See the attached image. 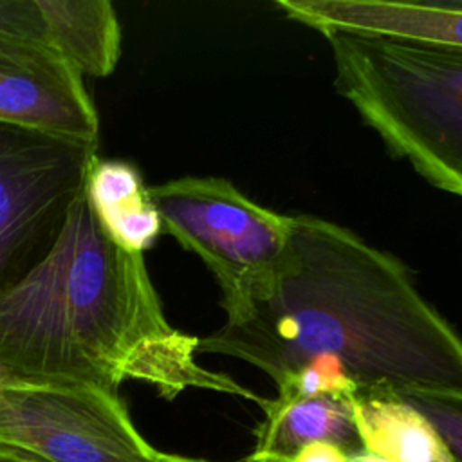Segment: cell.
<instances>
[{
  "label": "cell",
  "instance_id": "d6986e66",
  "mask_svg": "<svg viewBox=\"0 0 462 462\" xmlns=\"http://www.w3.org/2000/svg\"><path fill=\"white\" fill-rule=\"evenodd\" d=\"M0 462H18V460H13V458H7V457L0 455Z\"/></svg>",
  "mask_w": 462,
  "mask_h": 462
},
{
  "label": "cell",
  "instance_id": "7c38bea8",
  "mask_svg": "<svg viewBox=\"0 0 462 462\" xmlns=\"http://www.w3.org/2000/svg\"><path fill=\"white\" fill-rule=\"evenodd\" d=\"M58 56L81 78L110 76L121 58V23L108 0H38Z\"/></svg>",
  "mask_w": 462,
  "mask_h": 462
},
{
  "label": "cell",
  "instance_id": "277c9868",
  "mask_svg": "<svg viewBox=\"0 0 462 462\" xmlns=\"http://www.w3.org/2000/svg\"><path fill=\"white\" fill-rule=\"evenodd\" d=\"M148 191L162 231L215 276L226 321L244 319L287 249L292 215L260 206L222 177L186 175Z\"/></svg>",
  "mask_w": 462,
  "mask_h": 462
},
{
  "label": "cell",
  "instance_id": "2e32d148",
  "mask_svg": "<svg viewBox=\"0 0 462 462\" xmlns=\"http://www.w3.org/2000/svg\"><path fill=\"white\" fill-rule=\"evenodd\" d=\"M289 462H350V455L330 442H312L303 446Z\"/></svg>",
  "mask_w": 462,
  "mask_h": 462
},
{
  "label": "cell",
  "instance_id": "7a4b0ae2",
  "mask_svg": "<svg viewBox=\"0 0 462 462\" xmlns=\"http://www.w3.org/2000/svg\"><path fill=\"white\" fill-rule=\"evenodd\" d=\"M199 337L166 319L144 254L114 244L85 189L49 253L0 289V381L87 384L119 393L125 381L175 399L188 388L265 401L197 363Z\"/></svg>",
  "mask_w": 462,
  "mask_h": 462
},
{
  "label": "cell",
  "instance_id": "e0dca14e",
  "mask_svg": "<svg viewBox=\"0 0 462 462\" xmlns=\"http://www.w3.org/2000/svg\"><path fill=\"white\" fill-rule=\"evenodd\" d=\"M155 462H208V460H200V458H189V457H182V455H170V453H162L159 451Z\"/></svg>",
  "mask_w": 462,
  "mask_h": 462
},
{
  "label": "cell",
  "instance_id": "5b68a950",
  "mask_svg": "<svg viewBox=\"0 0 462 462\" xmlns=\"http://www.w3.org/2000/svg\"><path fill=\"white\" fill-rule=\"evenodd\" d=\"M97 159L99 141L0 123V289L49 253Z\"/></svg>",
  "mask_w": 462,
  "mask_h": 462
},
{
  "label": "cell",
  "instance_id": "8992f818",
  "mask_svg": "<svg viewBox=\"0 0 462 462\" xmlns=\"http://www.w3.org/2000/svg\"><path fill=\"white\" fill-rule=\"evenodd\" d=\"M0 455L18 462H155L119 393L0 381Z\"/></svg>",
  "mask_w": 462,
  "mask_h": 462
},
{
  "label": "cell",
  "instance_id": "30bf717a",
  "mask_svg": "<svg viewBox=\"0 0 462 462\" xmlns=\"http://www.w3.org/2000/svg\"><path fill=\"white\" fill-rule=\"evenodd\" d=\"M85 199L103 233L121 249L144 254L162 222L139 168L123 159H97L85 182Z\"/></svg>",
  "mask_w": 462,
  "mask_h": 462
},
{
  "label": "cell",
  "instance_id": "6da1fadb",
  "mask_svg": "<svg viewBox=\"0 0 462 462\" xmlns=\"http://www.w3.org/2000/svg\"><path fill=\"white\" fill-rule=\"evenodd\" d=\"M197 354L240 359L274 384L319 359L341 366L357 393L462 395V336L408 267L314 215H292L287 249L247 316L199 337Z\"/></svg>",
  "mask_w": 462,
  "mask_h": 462
},
{
  "label": "cell",
  "instance_id": "9c48e42d",
  "mask_svg": "<svg viewBox=\"0 0 462 462\" xmlns=\"http://www.w3.org/2000/svg\"><path fill=\"white\" fill-rule=\"evenodd\" d=\"M263 420L249 462H289L303 446L330 442L350 457L363 451L350 397H274L262 402Z\"/></svg>",
  "mask_w": 462,
  "mask_h": 462
},
{
  "label": "cell",
  "instance_id": "3957f363",
  "mask_svg": "<svg viewBox=\"0 0 462 462\" xmlns=\"http://www.w3.org/2000/svg\"><path fill=\"white\" fill-rule=\"evenodd\" d=\"M336 90L435 188L462 197V49L354 34H321Z\"/></svg>",
  "mask_w": 462,
  "mask_h": 462
},
{
  "label": "cell",
  "instance_id": "ffe728a7",
  "mask_svg": "<svg viewBox=\"0 0 462 462\" xmlns=\"http://www.w3.org/2000/svg\"><path fill=\"white\" fill-rule=\"evenodd\" d=\"M242 462H249V460H245V458H244V460H242Z\"/></svg>",
  "mask_w": 462,
  "mask_h": 462
},
{
  "label": "cell",
  "instance_id": "5bb4252c",
  "mask_svg": "<svg viewBox=\"0 0 462 462\" xmlns=\"http://www.w3.org/2000/svg\"><path fill=\"white\" fill-rule=\"evenodd\" d=\"M399 395L431 422L453 458L462 462V395L431 392H406Z\"/></svg>",
  "mask_w": 462,
  "mask_h": 462
},
{
  "label": "cell",
  "instance_id": "4fadbf2b",
  "mask_svg": "<svg viewBox=\"0 0 462 462\" xmlns=\"http://www.w3.org/2000/svg\"><path fill=\"white\" fill-rule=\"evenodd\" d=\"M0 36L61 60L49 40L38 0H0Z\"/></svg>",
  "mask_w": 462,
  "mask_h": 462
},
{
  "label": "cell",
  "instance_id": "ac0fdd59",
  "mask_svg": "<svg viewBox=\"0 0 462 462\" xmlns=\"http://www.w3.org/2000/svg\"><path fill=\"white\" fill-rule=\"evenodd\" d=\"M350 462H388V460H384L381 457H375V455H370L366 451H361V453L350 457Z\"/></svg>",
  "mask_w": 462,
  "mask_h": 462
},
{
  "label": "cell",
  "instance_id": "8fae6325",
  "mask_svg": "<svg viewBox=\"0 0 462 462\" xmlns=\"http://www.w3.org/2000/svg\"><path fill=\"white\" fill-rule=\"evenodd\" d=\"M363 451L388 462H457L431 422L399 393L350 397Z\"/></svg>",
  "mask_w": 462,
  "mask_h": 462
},
{
  "label": "cell",
  "instance_id": "9a60e30c",
  "mask_svg": "<svg viewBox=\"0 0 462 462\" xmlns=\"http://www.w3.org/2000/svg\"><path fill=\"white\" fill-rule=\"evenodd\" d=\"M0 58H7V60L27 63V65H43V67H61V65H65V67H69L61 60L42 54L34 49H29V47H25L22 43H16L13 40H7L4 36H0Z\"/></svg>",
  "mask_w": 462,
  "mask_h": 462
},
{
  "label": "cell",
  "instance_id": "ba28073f",
  "mask_svg": "<svg viewBox=\"0 0 462 462\" xmlns=\"http://www.w3.org/2000/svg\"><path fill=\"white\" fill-rule=\"evenodd\" d=\"M0 123L99 141V116L85 81L65 65L0 58Z\"/></svg>",
  "mask_w": 462,
  "mask_h": 462
},
{
  "label": "cell",
  "instance_id": "52a82bcc",
  "mask_svg": "<svg viewBox=\"0 0 462 462\" xmlns=\"http://www.w3.org/2000/svg\"><path fill=\"white\" fill-rule=\"evenodd\" d=\"M274 5L319 34L339 31L462 49V0H278Z\"/></svg>",
  "mask_w": 462,
  "mask_h": 462
}]
</instances>
